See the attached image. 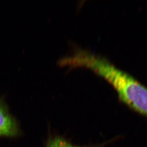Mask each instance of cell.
I'll return each instance as SVG.
<instances>
[{
	"instance_id": "cell-1",
	"label": "cell",
	"mask_w": 147,
	"mask_h": 147,
	"mask_svg": "<svg viewBox=\"0 0 147 147\" xmlns=\"http://www.w3.org/2000/svg\"><path fill=\"white\" fill-rule=\"evenodd\" d=\"M70 64L73 68L89 69L105 79L116 90L123 103L147 117V88L131 75L105 58L81 49L74 53Z\"/></svg>"
},
{
	"instance_id": "cell-2",
	"label": "cell",
	"mask_w": 147,
	"mask_h": 147,
	"mask_svg": "<svg viewBox=\"0 0 147 147\" xmlns=\"http://www.w3.org/2000/svg\"><path fill=\"white\" fill-rule=\"evenodd\" d=\"M18 133L17 122L11 116L5 104L0 99V136H15Z\"/></svg>"
},
{
	"instance_id": "cell-3",
	"label": "cell",
	"mask_w": 147,
	"mask_h": 147,
	"mask_svg": "<svg viewBox=\"0 0 147 147\" xmlns=\"http://www.w3.org/2000/svg\"><path fill=\"white\" fill-rule=\"evenodd\" d=\"M47 147H80L74 146L73 145L69 143L68 142L65 141L62 138H56L53 140H51Z\"/></svg>"
}]
</instances>
